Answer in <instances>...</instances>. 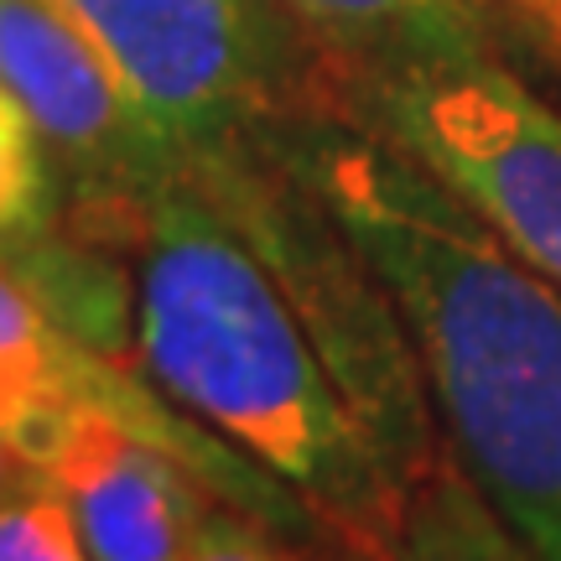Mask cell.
I'll return each instance as SVG.
<instances>
[{"label": "cell", "instance_id": "4", "mask_svg": "<svg viewBox=\"0 0 561 561\" xmlns=\"http://www.w3.org/2000/svg\"><path fill=\"white\" fill-rule=\"evenodd\" d=\"M167 146L208 157L328 115L339 73L280 0H58Z\"/></svg>", "mask_w": 561, "mask_h": 561}, {"label": "cell", "instance_id": "12", "mask_svg": "<svg viewBox=\"0 0 561 561\" xmlns=\"http://www.w3.org/2000/svg\"><path fill=\"white\" fill-rule=\"evenodd\" d=\"M182 561H312V557H307L301 541H286V536L244 520L234 510H219L208 520V530L198 536V546Z\"/></svg>", "mask_w": 561, "mask_h": 561}, {"label": "cell", "instance_id": "10", "mask_svg": "<svg viewBox=\"0 0 561 561\" xmlns=\"http://www.w3.org/2000/svg\"><path fill=\"white\" fill-rule=\"evenodd\" d=\"M58 219L53 172L42 151V130L5 89H0V244L26 240Z\"/></svg>", "mask_w": 561, "mask_h": 561}, {"label": "cell", "instance_id": "1", "mask_svg": "<svg viewBox=\"0 0 561 561\" xmlns=\"http://www.w3.org/2000/svg\"><path fill=\"white\" fill-rule=\"evenodd\" d=\"M62 229L130 265V364L297 494L348 561H385L405 494L364 437L271 265L187 167L73 193Z\"/></svg>", "mask_w": 561, "mask_h": 561}, {"label": "cell", "instance_id": "9", "mask_svg": "<svg viewBox=\"0 0 561 561\" xmlns=\"http://www.w3.org/2000/svg\"><path fill=\"white\" fill-rule=\"evenodd\" d=\"M385 561H541L520 541V530L468 479L458 453L442 442L432 473L411 489L401 530Z\"/></svg>", "mask_w": 561, "mask_h": 561}, {"label": "cell", "instance_id": "6", "mask_svg": "<svg viewBox=\"0 0 561 561\" xmlns=\"http://www.w3.org/2000/svg\"><path fill=\"white\" fill-rule=\"evenodd\" d=\"M0 89L73 172V193H136L182 167L58 0H0Z\"/></svg>", "mask_w": 561, "mask_h": 561}, {"label": "cell", "instance_id": "14", "mask_svg": "<svg viewBox=\"0 0 561 561\" xmlns=\"http://www.w3.org/2000/svg\"><path fill=\"white\" fill-rule=\"evenodd\" d=\"M42 483H47V479H42L37 468L21 458L11 442L0 437V504H5V500H21V494H32V489H42Z\"/></svg>", "mask_w": 561, "mask_h": 561}, {"label": "cell", "instance_id": "2", "mask_svg": "<svg viewBox=\"0 0 561 561\" xmlns=\"http://www.w3.org/2000/svg\"><path fill=\"white\" fill-rule=\"evenodd\" d=\"M401 312L447 447L541 561H561V286L369 125L280 130Z\"/></svg>", "mask_w": 561, "mask_h": 561}, {"label": "cell", "instance_id": "5", "mask_svg": "<svg viewBox=\"0 0 561 561\" xmlns=\"http://www.w3.org/2000/svg\"><path fill=\"white\" fill-rule=\"evenodd\" d=\"M339 94L561 286V115L489 47L405 62Z\"/></svg>", "mask_w": 561, "mask_h": 561}, {"label": "cell", "instance_id": "13", "mask_svg": "<svg viewBox=\"0 0 561 561\" xmlns=\"http://www.w3.org/2000/svg\"><path fill=\"white\" fill-rule=\"evenodd\" d=\"M494 5H504L510 16H520L525 26L561 58V0H494Z\"/></svg>", "mask_w": 561, "mask_h": 561}, {"label": "cell", "instance_id": "7", "mask_svg": "<svg viewBox=\"0 0 561 561\" xmlns=\"http://www.w3.org/2000/svg\"><path fill=\"white\" fill-rule=\"evenodd\" d=\"M94 561H182L229 504L157 442L79 401L42 462Z\"/></svg>", "mask_w": 561, "mask_h": 561}, {"label": "cell", "instance_id": "11", "mask_svg": "<svg viewBox=\"0 0 561 561\" xmlns=\"http://www.w3.org/2000/svg\"><path fill=\"white\" fill-rule=\"evenodd\" d=\"M0 561H94L53 483L0 504Z\"/></svg>", "mask_w": 561, "mask_h": 561}, {"label": "cell", "instance_id": "3", "mask_svg": "<svg viewBox=\"0 0 561 561\" xmlns=\"http://www.w3.org/2000/svg\"><path fill=\"white\" fill-rule=\"evenodd\" d=\"M182 167L271 265L348 411L359 416L364 437L411 494L432 473L447 437L421 380L411 333L375 265L364 261V250L291 161L280 130L187 157Z\"/></svg>", "mask_w": 561, "mask_h": 561}, {"label": "cell", "instance_id": "8", "mask_svg": "<svg viewBox=\"0 0 561 561\" xmlns=\"http://www.w3.org/2000/svg\"><path fill=\"white\" fill-rule=\"evenodd\" d=\"M343 83L380 79L421 58H447L483 42L479 0H280Z\"/></svg>", "mask_w": 561, "mask_h": 561}]
</instances>
